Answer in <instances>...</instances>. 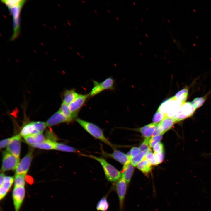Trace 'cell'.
Returning a JSON list of instances; mask_svg holds the SVG:
<instances>
[{
	"label": "cell",
	"mask_w": 211,
	"mask_h": 211,
	"mask_svg": "<svg viewBox=\"0 0 211 211\" xmlns=\"http://www.w3.org/2000/svg\"><path fill=\"white\" fill-rule=\"evenodd\" d=\"M26 142L30 146L40 144L45 139L42 133L32 134L24 137Z\"/></svg>",
	"instance_id": "17"
},
{
	"label": "cell",
	"mask_w": 211,
	"mask_h": 211,
	"mask_svg": "<svg viewBox=\"0 0 211 211\" xmlns=\"http://www.w3.org/2000/svg\"><path fill=\"white\" fill-rule=\"evenodd\" d=\"M109 207L108 203L105 197L102 198L98 203L96 208L99 211H106Z\"/></svg>",
	"instance_id": "28"
},
{
	"label": "cell",
	"mask_w": 211,
	"mask_h": 211,
	"mask_svg": "<svg viewBox=\"0 0 211 211\" xmlns=\"http://www.w3.org/2000/svg\"><path fill=\"white\" fill-rule=\"evenodd\" d=\"M133 166L130 161L124 165L121 172L122 177L126 180L128 185L130 181L133 173Z\"/></svg>",
	"instance_id": "16"
},
{
	"label": "cell",
	"mask_w": 211,
	"mask_h": 211,
	"mask_svg": "<svg viewBox=\"0 0 211 211\" xmlns=\"http://www.w3.org/2000/svg\"><path fill=\"white\" fill-rule=\"evenodd\" d=\"M182 104L173 96L162 103L158 110L165 114L167 117L173 118Z\"/></svg>",
	"instance_id": "4"
},
{
	"label": "cell",
	"mask_w": 211,
	"mask_h": 211,
	"mask_svg": "<svg viewBox=\"0 0 211 211\" xmlns=\"http://www.w3.org/2000/svg\"><path fill=\"white\" fill-rule=\"evenodd\" d=\"M82 156L89 157L98 162L104 171L107 180L111 182L116 181L122 177L121 172L114 166L108 163L105 159L92 155L80 154Z\"/></svg>",
	"instance_id": "2"
},
{
	"label": "cell",
	"mask_w": 211,
	"mask_h": 211,
	"mask_svg": "<svg viewBox=\"0 0 211 211\" xmlns=\"http://www.w3.org/2000/svg\"><path fill=\"white\" fill-rule=\"evenodd\" d=\"M25 194L24 187H14L12 197L15 211H19Z\"/></svg>",
	"instance_id": "8"
},
{
	"label": "cell",
	"mask_w": 211,
	"mask_h": 211,
	"mask_svg": "<svg viewBox=\"0 0 211 211\" xmlns=\"http://www.w3.org/2000/svg\"><path fill=\"white\" fill-rule=\"evenodd\" d=\"M13 137L1 140L0 142V149L3 148L7 147L10 143Z\"/></svg>",
	"instance_id": "37"
},
{
	"label": "cell",
	"mask_w": 211,
	"mask_h": 211,
	"mask_svg": "<svg viewBox=\"0 0 211 211\" xmlns=\"http://www.w3.org/2000/svg\"><path fill=\"white\" fill-rule=\"evenodd\" d=\"M26 0H1L8 8L13 19V32L11 38L12 41L18 37L20 33V16L22 8Z\"/></svg>",
	"instance_id": "1"
},
{
	"label": "cell",
	"mask_w": 211,
	"mask_h": 211,
	"mask_svg": "<svg viewBox=\"0 0 211 211\" xmlns=\"http://www.w3.org/2000/svg\"><path fill=\"white\" fill-rule=\"evenodd\" d=\"M144 157L148 160L152 165H156L159 164L157 161L154 154L151 151L149 152L144 156Z\"/></svg>",
	"instance_id": "34"
},
{
	"label": "cell",
	"mask_w": 211,
	"mask_h": 211,
	"mask_svg": "<svg viewBox=\"0 0 211 211\" xmlns=\"http://www.w3.org/2000/svg\"><path fill=\"white\" fill-rule=\"evenodd\" d=\"M153 150L154 152H164V145L161 143L159 142L154 146Z\"/></svg>",
	"instance_id": "39"
},
{
	"label": "cell",
	"mask_w": 211,
	"mask_h": 211,
	"mask_svg": "<svg viewBox=\"0 0 211 211\" xmlns=\"http://www.w3.org/2000/svg\"><path fill=\"white\" fill-rule=\"evenodd\" d=\"M163 134L155 136L150 138L149 142L150 147H153L157 143L159 142L161 139Z\"/></svg>",
	"instance_id": "35"
},
{
	"label": "cell",
	"mask_w": 211,
	"mask_h": 211,
	"mask_svg": "<svg viewBox=\"0 0 211 211\" xmlns=\"http://www.w3.org/2000/svg\"><path fill=\"white\" fill-rule=\"evenodd\" d=\"M167 117L166 115L157 110L154 114L152 121L153 123L157 124L161 122L164 118Z\"/></svg>",
	"instance_id": "31"
},
{
	"label": "cell",
	"mask_w": 211,
	"mask_h": 211,
	"mask_svg": "<svg viewBox=\"0 0 211 211\" xmlns=\"http://www.w3.org/2000/svg\"><path fill=\"white\" fill-rule=\"evenodd\" d=\"M79 94L74 89L66 90L63 93L62 102L69 105L74 101Z\"/></svg>",
	"instance_id": "19"
},
{
	"label": "cell",
	"mask_w": 211,
	"mask_h": 211,
	"mask_svg": "<svg viewBox=\"0 0 211 211\" xmlns=\"http://www.w3.org/2000/svg\"><path fill=\"white\" fill-rule=\"evenodd\" d=\"M127 185L126 180L122 177L115 182V189L119 200L120 209L123 207Z\"/></svg>",
	"instance_id": "10"
},
{
	"label": "cell",
	"mask_w": 211,
	"mask_h": 211,
	"mask_svg": "<svg viewBox=\"0 0 211 211\" xmlns=\"http://www.w3.org/2000/svg\"><path fill=\"white\" fill-rule=\"evenodd\" d=\"M89 96V93L79 94L74 101L68 105L70 110L75 119L77 117L79 111Z\"/></svg>",
	"instance_id": "9"
},
{
	"label": "cell",
	"mask_w": 211,
	"mask_h": 211,
	"mask_svg": "<svg viewBox=\"0 0 211 211\" xmlns=\"http://www.w3.org/2000/svg\"><path fill=\"white\" fill-rule=\"evenodd\" d=\"M5 176L4 173L1 172L0 175V186L2 185Z\"/></svg>",
	"instance_id": "41"
},
{
	"label": "cell",
	"mask_w": 211,
	"mask_h": 211,
	"mask_svg": "<svg viewBox=\"0 0 211 211\" xmlns=\"http://www.w3.org/2000/svg\"><path fill=\"white\" fill-rule=\"evenodd\" d=\"M55 149L59 151L71 152H77V150L72 147L62 143L56 142Z\"/></svg>",
	"instance_id": "25"
},
{
	"label": "cell",
	"mask_w": 211,
	"mask_h": 211,
	"mask_svg": "<svg viewBox=\"0 0 211 211\" xmlns=\"http://www.w3.org/2000/svg\"><path fill=\"white\" fill-rule=\"evenodd\" d=\"M59 110L64 116L72 120L75 119L70 110L68 105L62 102Z\"/></svg>",
	"instance_id": "26"
},
{
	"label": "cell",
	"mask_w": 211,
	"mask_h": 211,
	"mask_svg": "<svg viewBox=\"0 0 211 211\" xmlns=\"http://www.w3.org/2000/svg\"><path fill=\"white\" fill-rule=\"evenodd\" d=\"M157 124L152 123L148 124L140 128L139 130L144 137H150L153 134Z\"/></svg>",
	"instance_id": "21"
},
{
	"label": "cell",
	"mask_w": 211,
	"mask_h": 211,
	"mask_svg": "<svg viewBox=\"0 0 211 211\" xmlns=\"http://www.w3.org/2000/svg\"><path fill=\"white\" fill-rule=\"evenodd\" d=\"M55 142L49 139H46L42 142L31 146L34 147L45 150L55 149Z\"/></svg>",
	"instance_id": "22"
},
{
	"label": "cell",
	"mask_w": 211,
	"mask_h": 211,
	"mask_svg": "<svg viewBox=\"0 0 211 211\" xmlns=\"http://www.w3.org/2000/svg\"><path fill=\"white\" fill-rule=\"evenodd\" d=\"M19 160V158L16 157L7 151H4L3 155L1 172L16 170Z\"/></svg>",
	"instance_id": "5"
},
{
	"label": "cell",
	"mask_w": 211,
	"mask_h": 211,
	"mask_svg": "<svg viewBox=\"0 0 211 211\" xmlns=\"http://www.w3.org/2000/svg\"><path fill=\"white\" fill-rule=\"evenodd\" d=\"M164 134V133L163 129L159 123L156 125L154 132L151 136V137Z\"/></svg>",
	"instance_id": "36"
},
{
	"label": "cell",
	"mask_w": 211,
	"mask_h": 211,
	"mask_svg": "<svg viewBox=\"0 0 211 211\" xmlns=\"http://www.w3.org/2000/svg\"><path fill=\"white\" fill-rule=\"evenodd\" d=\"M35 128L39 133H42L44 129L47 126L46 122L37 121L33 122Z\"/></svg>",
	"instance_id": "32"
},
{
	"label": "cell",
	"mask_w": 211,
	"mask_h": 211,
	"mask_svg": "<svg viewBox=\"0 0 211 211\" xmlns=\"http://www.w3.org/2000/svg\"><path fill=\"white\" fill-rule=\"evenodd\" d=\"M72 120L64 116L59 110L52 115L47 121V126H52L59 124L69 122Z\"/></svg>",
	"instance_id": "14"
},
{
	"label": "cell",
	"mask_w": 211,
	"mask_h": 211,
	"mask_svg": "<svg viewBox=\"0 0 211 211\" xmlns=\"http://www.w3.org/2000/svg\"><path fill=\"white\" fill-rule=\"evenodd\" d=\"M93 82V86L89 93L90 96H94L105 90L113 89L114 80L111 77L107 78L101 82L94 80Z\"/></svg>",
	"instance_id": "6"
},
{
	"label": "cell",
	"mask_w": 211,
	"mask_h": 211,
	"mask_svg": "<svg viewBox=\"0 0 211 211\" xmlns=\"http://www.w3.org/2000/svg\"><path fill=\"white\" fill-rule=\"evenodd\" d=\"M39 133L35 128L33 122H32L24 126L21 130L20 134L21 136L24 137L31 135Z\"/></svg>",
	"instance_id": "20"
},
{
	"label": "cell",
	"mask_w": 211,
	"mask_h": 211,
	"mask_svg": "<svg viewBox=\"0 0 211 211\" xmlns=\"http://www.w3.org/2000/svg\"><path fill=\"white\" fill-rule=\"evenodd\" d=\"M195 110L191 102H185L182 105L173 118L176 122L180 121L191 116Z\"/></svg>",
	"instance_id": "7"
},
{
	"label": "cell",
	"mask_w": 211,
	"mask_h": 211,
	"mask_svg": "<svg viewBox=\"0 0 211 211\" xmlns=\"http://www.w3.org/2000/svg\"><path fill=\"white\" fill-rule=\"evenodd\" d=\"M188 94V89L186 87L178 91L174 96L178 100L182 103L185 102Z\"/></svg>",
	"instance_id": "24"
},
{
	"label": "cell",
	"mask_w": 211,
	"mask_h": 211,
	"mask_svg": "<svg viewBox=\"0 0 211 211\" xmlns=\"http://www.w3.org/2000/svg\"><path fill=\"white\" fill-rule=\"evenodd\" d=\"M149 152L147 151H141L137 154L131 157L130 159V162L134 166H137L138 164L142 160L145 155Z\"/></svg>",
	"instance_id": "27"
},
{
	"label": "cell",
	"mask_w": 211,
	"mask_h": 211,
	"mask_svg": "<svg viewBox=\"0 0 211 211\" xmlns=\"http://www.w3.org/2000/svg\"><path fill=\"white\" fill-rule=\"evenodd\" d=\"M21 136L20 134L13 136L10 143L7 147L6 151L19 158L21 152Z\"/></svg>",
	"instance_id": "13"
},
{
	"label": "cell",
	"mask_w": 211,
	"mask_h": 211,
	"mask_svg": "<svg viewBox=\"0 0 211 211\" xmlns=\"http://www.w3.org/2000/svg\"><path fill=\"white\" fill-rule=\"evenodd\" d=\"M176 122L172 118L166 117L159 123L162 127L164 133L170 129Z\"/></svg>",
	"instance_id": "23"
},
{
	"label": "cell",
	"mask_w": 211,
	"mask_h": 211,
	"mask_svg": "<svg viewBox=\"0 0 211 211\" xmlns=\"http://www.w3.org/2000/svg\"><path fill=\"white\" fill-rule=\"evenodd\" d=\"M101 151V154L104 156L113 158L124 165L130 161L132 157L117 150H115L113 153H110L106 152L103 149Z\"/></svg>",
	"instance_id": "12"
},
{
	"label": "cell",
	"mask_w": 211,
	"mask_h": 211,
	"mask_svg": "<svg viewBox=\"0 0 211 211\" xmlns=\"http://www.w3.org/2000/svg\"><path fill=\"white\" fill-rule=\"evenodd\" d=\"M137 168L146 176L149 175L152 169V164L144 157L138 164Z\"/></svg>",
	"instance_id": "18"
},
{
	"label": "cell",
	"mask_w": 211,
	"mask_h": 211,
	"mask_svg": "<svg viewBox=\"0 0 211 211\" xmlns=\"http://www.w3.org/2000/svg\"><path fill=\"white\" fill-rule=\"evenodd\" d=\"M76 121L92 136L113 148V145L106 137L103 130L98 126L94 123L80 118L76 119Z\"/></svg>",
	"instance_id": "3"
},
{
	"label": "cell",
	"mask_w": 211,
	"mask_h": 211,
	"mask_svg": "<svg viewBox=\"0 0 211 211\" xmlns=\"http://www.w3.org/2000/svg\"><path fill=\"white\" fill-rule=\"evenodd\" d=\"M26 175L15 174L14 178V187H24Z\"/></svg>",
	"instance_id": "29"
},
{
	"label": "cell",
	"mask_w": 211,
	"mask_h": 211,
	"mask_svg": "<svg viewBox=\"0 0 211 211\" xmlns=\"http://www.w3.org/2000/svg\"><path fill=\"white\" fill-rule=\"evenodd\" d=\"M206 97L205 96L196 98L191 102L195 109L200 107L203 104L206 100Z\"/></svg>",
	"instance_id": "30"
},
{
	"label": "cell",
	"mask_w": 211,
	"mask_h": 211,
	"mask_svg": "<svg viewBox=\"0 0 211 211\" xmlns=\"http://www.w3.org/2000/svg\"><path fill=\"white\" fill-rule=\"evenodd\" d=\"M154 154L157 161L159 164L163 162L164 160V152H154Z\"/></svg>",
	"instance_id": "38"
},
{
	"label": "cell",
	"mask_w": 211,
	"mask_h": 211,
	"mask_svg": "<svg viewBox=\"0 0 211 211\" xmlns=\"http://www.w3.org/2000/svg\"><path fill=\"white\" fill-rule=\"evenodd\" d=\"M32 151H29L19 162L16 169L15 174L26 175L28 170L32 161Z\"/></svg>",
	"instance_id": "11"
},
{
	"label": "cell",
	"mask_w": 211,
	"mask_h": 211,
	"mask_svg": "<svg viewBox=\"0 0 211 211\" xmlns=\"http://www.w3.org/2000/svg\"><path fill=\"white\" fill-rule=\"evenodd\" d=\"M130 151L131 152V156L132 157L137 154L141 152L139 148L137 147H133Z\"/></svg>",
	"instance_id": "40"
},
{
	"label": "cell",
	"mask_w": 211,
	"mask_h": 211,
	"mask_svg": "<svg viewBox=\"0 0 211 211\" xmlns=\"http://www.w3.org/2000/svg\"><path fill=\"white\" fill-rule=\"evenodd\" d=\"M151 137L146 138L143 142L141 144L139 148L141 151H151L149 146V140Z\"/></svg>",
	"instance_id": "33"
},
{
	"label": "cell",
	"mask_w": 211,
	"mask_h": 211,
	"mask_svg": "<svg viewBox=\"0 0 211 211\" xmlns=\"http://www.w3.org/2000/svg\"><path fill=\"white\" fill-rule=\"evenodd\" d=\"M13 177L5 176L2 185L0 186V200H1L6 196L11 188L14 181Z\"/></svg>",
	"instance_id": "15"
}]
</instances>
